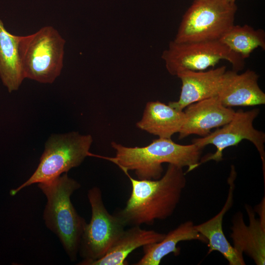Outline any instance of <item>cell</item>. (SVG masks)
Here are the masks:
<instances>
[{
	"mask_svg": "<svg viewBox=\"0 0 265 265\" xmlns=\"http://www.w3.org/2000/svg\"><path fill=\"white\" fill-rule=\"evenodd\" d=\"M259 76L248 69L238 74L234 70L224 73L218 97L226 107L253 106L265 104V94L260 88Z\"/></svg>",
	"mask_w": 265,
	"mask_h": 265,
	"instance_id": "12",
	"label": "cell"
},
{
	"mask_svg": "<svg viewBox=\"0 0 265 265\" xmlns=\"http://www.w3.org/2000/svg\"><path fill=\"white\" fill-rule=\"evenodd\" d=\"M19 36L7 31L0 20V77L9 92L18 90L25 79L19 55Z\"/></svg>",
	"mask_w": 265,
	"mask_h": 265,
	"instance_id": "18",
	"label": "cell"
},
{
	"mask_svg": "<svg viewBox=\"0 0 265 265\" xmlns=\"http://www.w3.org/2000/svg\"><path fill=\"white\" fill-rule=\"evenodd\" d=\"M165 234L154 230L143 229L139 226L124 230L116 241L101 258L87 262L83 265H126V258L135 249L158 242Z\"/></svg>",
	"mask_w": 265,
	"mask_h": 265,
	"instance_id": "15",
	"label": "cell"
},
{
	"mask_svg": "<svg viewBox=\"0 0 265 265\" xmlns=\"http://www.w3.org/2000/svg\"><path fill=\"white\" fill-rule=\"evenodd\" d=\"M91 135L78 132L53 134L46 142L44 151L36 170L25 182L10 191L14 196L32 184L53 180L80 165L88 156H94L89 150Z\"/></svg>",
	"mask_w": 265,
	"mask_h": 265,
	"instance_id": "5",
	"label": "cell"
},
{
	"mask_svg": "<svg viewBox=\"0 0 265 265\" xmlns=\"http://www.w3.org/2000/svg\"><path fill=\"white\" fill-rule=\"evenodd\" d=\"M168 73L177 76L180 72L190 70L204 71L225 60L238 72L245 65V59L231 51L219 40L177 43L169 42L161 56Z\"/></svg>",
	"mask_w": 265,
	"mask_h": 265,
	"instance_id": "7",
	"label": "cell"
},
{
	"mask_svg": "<svg viewBox=\"0 0 265 265\" xmlns=\"http://www.w3.org/2000/svg\"><path fill=\"white\" fill-rule=\"evenodd\" d=\"M185 112L159 101L147 103L136 127L159 138H171L179 132L185 120Z\"/></svg>",
	"mask_w": 265,
	"mask_h": 265,
	"instance_id": "16",
	"label": "cell"
},
{
	"mask_svg": "<svg viewBox=\"0 0 265 265\" xmlns=\"http://www.w3.org/2000/svg\"><path fill=\"white\" fill-rule=\"evenodd\" d=\"M261 218L256 219L252 210L247 206L250 224L246 226L242 215L238 213L235 217L231 235L234 241V247L239 253H246L258 265L265 263V202L262 204Z\"/></svg>",
	"mask_w": 265,
	"mask_h": 265,
	"instance_id": "13",
	"label": "cell"
},
{
	"mask_svg": "<svg viewBox=\"0 0 265 265\" xmlns=\"http://www.w3.org/2000/svg\"><path fill=\"white\" fill-rule=\"evenodd\" d=\"M65 43L58 31L49 26L19 36L18 52L24 78L53 83L63 67Z\"/></svg>",
	"mask_w": 265,
	"mask_h": 265,
	"instance_id": "4",
	"label": "cell"
},
{
	"mask_svg": "<svg viewBox=\"0 0 265 265\" xmlns=\"http://www.w3.org/2000/svg\"><path fill=\"white\" fill-rule=\"evenodd\" d=\"M183 125L179 132V138L190 134L204 137L214 128L222 127L233 118L235 111L224 106L218 96L191 104L186 107Z\"/></svg>",
	"mask_w": 265,
	"mask_h": 265,
	"instance_id": "10",
	"label": "cell"
},
{
	"mask_svg": "<svg viewBox=\"0 0 265 265\" xmlns=\"http://www.w3.org/2000/svg\"><path fill=\"white\" fill-rule=\"evenodd\" d=\"M231 2H236V0H227Z\"/></svg>",
	"mask_w": 265,
	"mask_h": 265,
	"instance_id": "20",
	"label": "cell"
},
{
	"mask_svg": "<svg viewBox=\"0 0 265 265\" xmlns=\"http://www.w3.org/2000/svg\"><path fill=\"white\" fill-rule=\"evenodd\" d=\"M129 178L132 192L124 209L115 212L126 226L153 225L174 212L186 185L183 167L168 164L163 176L157 180Z\"/></svg>",
	"mask_w": 265,
	"mask_h": 265,
	"instance_id": "1",
	"label": "cell"
},
{
	"mask_svg": "<svg viewBox=\"0 0 265 265\" xmlns=\"http://www.w3.org/2000/svg\"><path fill=\"white\" fill-rule=\"evenodd\" d=\"M236 2L193 0L184 13L174 41L177 43L219 40L234 25Z\"/></svg>",
	"mask_w": 265,
	"mask_h": 265,
	"instance_id": "6",
	"label": "cell"
},
{
	"mask_svg": "<svg viewBox=\"0 0 265 265\" xmlns=\"http://www.w3.org/2000/svg\"><path fill=\"white\" fill-rule=\"evenodd\" d=\"M226 71L222 66L207 71L185 70L177 75L182 81L180 96L177 101L168 105L183 111L188 105L218 95L223 78Z\"/></svg>",
	"mask_w": 265,
	"mask_h": 265,
	"instance_id": "11",
	"label": "cell"
},
{
	"mask_svg": "<svg viewBox=\"0 0 265 265\" xmlns=\"http://www.w3.org/2000/svg\"><path fill=\"white\" fill-rule=\"evenodd\" d=\"M47 198L43 213L46 227L59 239L69 259L75 261L84 227L87 224L71 200L80 185L67 173L49 181L37 184Z\"/></svg>",
	"mask_w": 265,
	"mask_h": 265,
	"instance_id": "3",
	"label": "cell"
},
{
	"mask_svg": "<svg viewBox=\"0 0 265 265\" xmlns=\"http://www.w3.org/2000/svg\"><path fill=\"white\" fill-rule=\"evenodd\" d=\"M115 150L114 157L98 156L116 164L125 173L134 171L137 179L157 180L163 171L162 164H172L188 167V173L199 166L202 148L192 143L181 145L171 138H159L144 147H130L114 141L111 143Z\"/></svg>",
	"mask_w": 265,
	"mask_h": 265,
	"instance_id": "2",
	"label": "cell"
},
{
	"mask_svg": "<svg viewBox=\"0 0 265 265\" xmlns=\"http://www.w3.org/2000/svg\"><path fill=\"white\" fill-rule=\"evenodd\" d=\"M260 112L259 108L249 111L238 110L235 112L232 119L228 123L208 135L194 139L193 143L202 148L207 145L215 146L216 151L213 154L205 156L200 159L199 165L213 160H222L223 151L226 148L238 145L243 139L251 142L258 150L263 162L265 172V153L264 143L265 134L253 127V121Z\"/></svg>",
	"mask_w": 265,
	"mask_h": 265,
	"instance_id": "9",
	"label": "cell"
},
{
	"mask_svg": "<svg viewBox=\"0 0 265 265\" xmlns=\"http://www.w3.org/2000/svg\"><path fill=\"white\" fill-rule=\"evenodd\" d=\"M233 173L228 179L230 185L227 200L221 210L209 220L195 225L196 230L207 239L209 247L208 254L216 251L227 260L230 265H245L242 254L231 245L226 238L222 228V222L226 212L232 206L234 188Z\"/></svg>",
	"mask_w": 265,
	"mask_h": 265,
	"instance_id": "14",
	"label": "cell"
},
{
	"mask_svg": "<svg viewBox=\"0 0 265 265\" xmlns=\"http://www.w3.org/2000/svg\"><path fill=\"white\" fill-rule=\"evenodd\" d=\"M87 197L91 208V217L86 224L81 238L79 254L83 260L78 265L103 257L126 227L115 213L110 214L106 208L101 189L90 188Z\"/></svg>",
	"mask_w": 265,
	"mask_h": 265,
	"instance_id": "8",
	"label": "cell"
},
{
	"mask_svg": "<svg viewBox=\"0 0 265 265\" xmlns=\"http://www.w3.org/2000/svg\"><path fill=\"white\" fill-rule=\"evenodd\" d=\"M199 240L207 242L206 238L195 228L191 221L181 224L165 235L160 241L143 246V255L135 265H159L166 255L173 253L176 256L180 253L177 244L182 241Z\"/></svg>",
	"mask_w": 265,
	"mask_h": 265,
	"instance_id": "17",
	"label": "cell"
},
{
	"mask_svg": "<svg viewBox=\"0 0 265 265\" xmlns=\"http://www.w3.org/2000/svg\"><path fill=\"white\" fill-rule=\"evenodd\" d=\"M219 40L244 59L258 48L265 50L264 30L256 29L248 25H234Z\"/></svg>",
	"mask_w": 265,
	"mask_h": 265,
	"instance_id": "19",
	"label": "cell"
}]
</instances>
